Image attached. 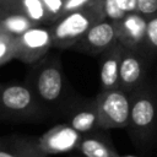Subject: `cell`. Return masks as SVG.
I'll return each instance as SVG.
<instances>
[{"label": "cell", "mask_w": 157, "mask_h": 157, "mask_svg": "<svg viewBox=\"0 0 157 157\" xmlns=\"http://www.w3.org/2000/svg\"><path fill=\"white\" fill-rule=\"evenodd\" d=\"M40 104L48 107H66L74 98L70 97L69 83L65 80L60 60L50 58L37 65L28 85Z\"/></svg>", "instance_id": "cell-1"}, {"label": "cell", "mask_w": 157, "mask_h": 157, "mask_svg": "<svg viewBox=\"0 0 157 157\" xmlns=\"http://www.w3.org/2000/svg\"><path fill=\"white\" fill-rule=\"evenodd\" d=\"M103 18H105L103 0H97L83 9L60 16L50 27L53 47L60 49L72 48L93 23Z\"/></svg>", "instance_id": "cell-2"}, {"label": "cell", "mask_w": 157, "mask_h": 157, "mask_svg": "<svg viewBox=\"0 0 157 157\" xmlns=\"http://www.w3.org/2000/svg\"><path fill=\"white\" fill-rule=\"evenodd\" d=\"M129 125L132 136L139 141H147L157 125V97L151 87L142 85L129 94Z\"/></svg>", "instance_id": "cell-3"}, {"label": "cell", "mask_w": 157, "mask_h": 157, "mask_svg": "<svg viewBox=\"0 0 157 157\" xmlns=\"http://www.w3.org/2000/svg\"><path fill=\"white\" fill-rule=\"evenodd\" d=\"M99 129H123L129 125L130 97L121 88L101 91L96 97Z\"/></svg>", "instance_id": "cell-4"}, {"label": "cell", "mask_w": 157, "mask_h": 157, "mask_svg": "<svg viewBox=\"0 0 157 157\" xmlns=\"http://www.w3.org/2000/svg\"><path fill=\"white\" fill-rule=\"evenodd\" d=\"M52 47L50 28L43 25H34L15 38V59L32 64L40 60Z\"/></svg>", "instance_id": "cell-5"}, {"label": "cell", "mask_w": 157, "mask_h": 157, "mask_svg": "<svg viewBox=\"0 0 157 157\" xmlns=\"http://www.w3.org/2000/svg\"><path fill=\"white\" fill-rule=\"evenodd\" d=\"M40 105L27 85H9L0 90V107L11 115L33 117L40 112Z\"/></svg>", "instance_id": "cell-6"}, {"label": "cell", "mask_w": 157, "mask_h": 157, "mask_svg": "<svg viewBox=\"0 0 157 157\" xmlns=\"http://www.w3.org/2000/svg\"><path fill=\"white\" fill-rule=\"evenodd\" d=\"M118 42L115 22L103 18L93 23L82 38L72 47L75 50L98 55Z\"/></svg>", "instance_id": "cell-7"}, {"label": "cell", "mask_w": 157, "mask_h": 157, "mask_svg": "<svg viewBox=\"0 0 157 157\" xmlns=\"http://www.w3.org/2000/svg\"><path fill=\"white\" fill-rule=\"evenodd\" d=\"M82 136L81 132L64 123L52 128L34 142L43 155L49 156L77 150Z\"/></svg>", "instance_id": "cell-8"}, {"label": "cell", "mask_w": 157, "mask_h": 157, "mask_svg": "<svg viewBox=\"0 0 157 157\" xmlns=\"http://www.w3.org/2000/svg\"><path fill=\"white\" fill-rule=\"evenodd\" d=\"M66 124L82 135L93 132L98 126V109L96 99L74 98L65 108Z\"/></svg>", "instance_id": "cell-9"}, {"label": "cell", "mask_w": 157, "mask_h": 157, "mask_svg": "<svg viewBox=\"0 0 157 157\" xmlns=\"http://www.w3.org/2000/svg\"><path fill=\"white\" fill-rule=\"evenodd\" d=\"M145 80V60L140 52L123 45L119 65V88L130 94L140 88Z\"/></svg>", "instance_id": "cell-10"}, {"label": "cell", "mask_w": 157, "mask_h": 157, "mask_svg": "<svg viewBox=\"0 0 157 157\" xmlns=\"http://www.w3.org/2000/svg\"><path fill=\"white\" fill-rule=\"evenodd\" d=\"M147 17L137 11L126 13L121 20L115 22L118 42L124 47L142 52L145 45Z\"/></svg>", "instance_id": "cell-11"}, {"label": "cell", "mask_w": 157, "mask_h": 157, "mask_svg": "<svg viewBox=\"0 0 157 157\" xmlns=\"http://www.w3.org/2000/svg\"><path fill=\"white\" fill-rule=\"evenodd\" d=\"M121 52L123 44L117 42L109 49L102 53L99 77L103 91L119 88V65Z\"/></svg>", "instance_id": "cell-12"}, {"label": "cell", "mask_w": 157, "mask_h": 157, "mask_svg": "<svg viewBox=\"0 0 157 157\" xmlns=\"http://www.w3.org/2000/svg\"><path fill=\"white\" fill-rule=\"evenodd\" d=\"M83 157H121L107 136L98 134H85L77 147Z\"/></svg>", "instance_id": "cell-13"}, {"label": "cell", "mask_w": 157, "mask_h": 157, "mask_svg": "<svg viewBox=\"0 0 157 157\" xmlns=\"http://www.w3.org/2000/svg\"><path fill=\"white\" fill-rule=\"evenodd\" d=\"M15 11L26 15L34 25H44L52 22V18L42 0H17Z\"/></svg>", "instance_id": "cell-14"}, {"label": "cell", "mask_w": 157, "mask_h": 157, "mask_svg": "<svg viewBox=\"0 0 157 157\" xmlns=\"http://www.w3.org/2000/svg\"><path fill=\"white\" fill-rule=\"evenodd\" d=\"M0 25L4 31L9 32L10 34H12L15 37L20 36L21 33H23L25 31H27L28 28L34 26V23L26 15H23L22 12H18V11L1 15Z\"/></svg>", "instance_id": "cell-15"}, {"label": "cell", "mask_w": 157, "mask_h": 157, "mask_svg": "<svg viewBox=\"0 0 157 157\" xmlns=\"http://www.w3.org/2000/svg\"><path fill=\"white\" fill-rule=\"evenodd\" d=\"M0 157H47L36 146V142H25L17 147H0Z\"/></svg>", "instance_id": "cell-16"}, {"label": "cell", "mask_w": 157, "mask_h": 157, "mask_svg": "<svg viewBox=\"0 0 157 157\" xmlns=\"http://www.w3.org/2000/svg\"><path fill=\"white\" fill-rule=\"evenodd\" d=\"M15 38L4 29L0 32V65L15 59Z\"/></svg>", "instance_id": "cell-17"}, {"label": "cell", "mask_w": 157, "mask_h": 157, "mask_svg": "<svg viewBox=\"0 0 157 157\" xmlns=\"http://www.w3.org/2000/svg\"><path fill=\"white\" fill-rule=\"evenodd\" d=\"M144 50L151 54L157 53V13L147 18Z\"/></svg>", "instance_id": "cell-18"}, {"label": "cell", "mask_w": 157, "mask_h": 157, "mask_svg": "<svg viewBox=\"0 0 157 157\" xmlns=\"http://www.w3.org/2000/svg\"><path fill=\"white\" fill-rule=\"evenodd\" d=\"M136 11L145 17L157 13V0H136Z\"/></svg>", "instance_id": "cell-19"}, {"label": "cell", "mask_w": 157, "mask_h": 157, "mask_svg": "<svg viewBox=\"0 0 157 157\" xmlns=\"http://www.w3.org/2000/svg\"><path fill=\"white\" fill-rule=\"evenodd\" d=\"M42 1L52 18V22L56 21L63 15L64 0H42Z\"/></svg>", "instance_id": "cell-20"}, {"label": "cell", "mask_w": 157, "mask_h": 157, "mask_svg": "<svg viewBox=\"0 0 157 157\" xmlns=\"http://www.w3.org/2000/svg\"><path fill=\"white\" fill-rule=\"evenodd\" d=\"M94 1H97V0H64L63 15H65L67 12H71V11H75V10L83 9V7L93 4Z\"/></svg>", "instance_id": "cell-21"}, {"label": "cell", "mask_w": 157, "mask_h": 157, "mask_svg": "<svg viewBox=\"0 0 157 157\" xmlns=\"http://www.w3.org/2000/svg\"><path fill=\"white\" fill-rule=\"evenodd\" d=\"M17 0H0V16L13 12Z\"/></svg>", "instance_id": "cell-22"}, {"label": "cell", "mask_w": 157, "mask_h": 157, "mask_svg": "<svg viewBox=\"0 0 157 157\" xmlns=\"http://www.w3.org/2000/svg\"><path fill=\"white\" fill-rule=\"evenodd\" d=\"M121 157H136V156H131V155H121Z\"/></svg>", "instance_id": "cell-23"}, {"label": "cell", "mask_w": 157, "mask_h": 157, "mask_svg": "<svg viewBox=\"0 0 157 157\" xmlns=\"http://www.w3.org/2000/svg\"><path fill=\"white\" fill-rule=\"evenodd\" d=\"M1 31H2V27H1V25H0V32H1Z\"/></svg>", "instance_id": "cell-24"}]
</instances>
